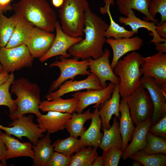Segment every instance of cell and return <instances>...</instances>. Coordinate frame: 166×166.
Listing matches in <instances>:
<instances>
[{
  "instance_id": "cell-9",
  "label": "cell",
  "mask_w": 166,
  "mask_h": 166,
  "mask_svg": "<svg viewBox=\"0 0 166 166\" xmlns=\"http://www.w3.org/2000/svg\"><path fill=\"white\" fill-rule=\"evenodd\" d=\"M33 118V116L30 114L27 116H21L12 120L8 124V127L2 125L0 129L20 139L23 136L26 137L35 145L39 138H42L44 136L43 133L46 131L41 128L38 124L34 123Z\"/></svg>"
},
{
  "instance_id": "cell-35",
  "label": "cell",
  "mask_w": 166,
  "mask_h": 166,
  "mask_svg": "<svg viewBox=\"0 0 166 166\" xmlns=\"http://www.w3.org/2000/svg\"><path fill=\"white\" fill-rule=\"evenodd\" d=\"M129 158L140 162L144 166H164L166 164L165 154H148L146 153L143 150L137 152Z\"/></svg>"
},
{
  "instance_id": "cell-26",
  "label": "cell",
  "mask_w": 166,
  "mask_h": 166,
  "mask_svg": "<svg viewBox=\"0 0 166 166\" xmlns=\"http://www.w3.org/2000/svg\"><path fill=\"white\" fill-rule=\"evenodd\" d=\"M50 133L47 132L41 139L39 140L34 147V153L33 165L46 166L54 153L53 148L51 144L52 142Z\"/></svg>"
},
{
  "instance_id": "cell-29",
  "label": "cell",
  "mask_w": 166,
  "mask_h": 166,
  "mask_svg": "<svg viewBox=\"0 0 166 166\" xmlns=\"http://www.w3.org/2000/svg\"><path fill=\"white\" fill-rule=\"evenodd\" d=\"M78 103V100L73 97L66 99L60 97L52 101L46 100L41 102L39 109L44 112L54 111L72 114L75 112Z\"/></svg>"
},
{
  "instance_id": "cell-5",
  "label": "cell",
  "mask_w": 166,
  "mask_h": 166,
  "mask_svg": "<svg viewBox=\"0 0 166 166\" xmlns=\"http://www.w3.org/2000/svg\"><path fill=\"white\" fill-rule=\"evenodd\" d=\"M87 0H64L59 10L61 27L67 35L81 37L84 34Z\"/></svg>"
},
{
  "instance_id": "cell-15",
  "label": "cell",
  "mask_w": 166,
  "mask_h": 166,
  "mask_svg": "<svg viewBox=\"0 0 166 166\" xmlns=\"http://www.w3.org/2000/svg\"><path fill=\"white\" fill-rule=\"evenodd\" d=\"M110 53L108 49H105L103 55L96 59L91 58L88 59L89 68L91 73L98 77L103 88L107 87L106 81H109L115 85L120 83L119 77L114 74L110 63L109 57Z\"/></svg>"
},
{
  "instance_id": "cell-22",
  "label": "cell",
  "mask_w": 166,
  "mask_h": 166,
  "mask_svg": "<svg viewBox=\"0 0 166 166\" xmlns=\"http://www.w3.org/2000/svg\"><path fill=\"white\" fill-rule=\"evenodd\" d=\"M118 21L121 23L129 26L135 34H137L138 29L140 28H144L151 31L153 37L149 43L166 42V39L161 38L157 33L156 26L154 22L142 20L137 17L133 10H130L126 17H120Z\"/></svg>"
},
{
  "instance_id": "cell-41",
  "label": "cell",
  "mask_w": 166,
  "mask_h": 166,
  "mask_svg": "<svg viewBox=\"0 0 166 166\" xmlns=\"http://www.w3.org/2000/svg\"><path fill=\"white\" fill-rule=\"evenodd\" d=\"M148 131L156 135L166 136V113L163 117L149 127Z\"/></svg>"
},
{
  "instance_id": "cell-34",
  "label": "cell",
  "mask_w": 166,
  "mask_h": 166,
  "mask_svg": "<svg viewBox=\"0 0 166 166\" xmlns=\"http://www.w3.org/2000/svg\"><path fill=\"white\" fill-rule=\"evenodd\" d=\"M16 23L15 14L8 18L0 13V48L5 47L13 32Z\"/></svg>"
},
{
  "instance_id": "cell-42",
  "label": "cell",
  "mask_w": 166,
  "mask_h": 166,
  "mask_svg": "<svg viewBox=\"0 0 166 166\" xmlns=\"http://www.w3.org/2000/svg\"><path fill=\"white\" fill-rule=\"evenodd\" d=\"M1 130L0 129V161L5 166L6 165V149L2 138Z\"/></svg>"
},
{
  "instance_id": "cell-20",
  "label": "cell",
  "mask_w": 166,
  "mask_h": 166,
  "mask_svg": "<svg viewBox=\"0 0 166 166\" xmlns=\"http://www.w3.org/2000/svg\"><path fill=\"white\" fill-rule=\"evenodd\" d=\"M120 97L119 85H115L111 97L104 102L98 110L102 128L108 129L111 126L110 122L113 115L120 119Z\"/></svg>"
},
{
  "instance_id": "cell-36",
  "label": "cell",
  "mask_w": 166,
  "mask_h": 166,
  "mask_svg": "<svg viewBox=\"0 0 166 166\" xmlns=\"http://www.w3.org/2000/svg\"><path fill=\"white\" fill-rule=\"evenodd\" d=\"M14 80V72H12L8 79L0 85V105L6 106L9 108V115L14 114L17 109L16 105L9 92L10 88Z\"/></svg>"
},
{
  "instance_id": "cell-4",
  "label": "cell",
  "mask_w": 166,
  "mask_h": 166,
  "mask_svg": "<svg viewBox=\"0 0 166 166\" xmlns=\"http://www.w3.org/2000/svg\"><path fill=\"white\" fill-rule=\"evenodd\" d=\"M140 54L132 51L120 59L113 69L120 79V94L122 98L132 94L140 85L142 74L140 70L144 61Z\"/></svg>"
},
{
  "instance_id": "cell-38",
  "label": "cell",
  "mask_w": 166,
  "mask_h": 166,
  "mask_svg": "<svg viewBox=\"0 0 166 166\" xmlns=\"http://www.w3.org/2000/svg\"><path fill=\"white\" fill-rule=\"evenodd\" d=\"M101 156L104 166H117L122 157L123 151L121 148L116 146L103 150Z\"/></svg>"
},
{
  "instance_id": "cell-43",
  "label": "cell",
  "mask_w": 166,
  "mask_h": 166,
  "mask_svg": "<svg viewBox=\"0 0 166 166\" xmlns=\"http://www.w3.org/2000/svg\"><path fill=\"white\" fill-rule=\"evenodd\" d=\"M13 0H0V13H4L13 10L11 3Z\"/></svg>"
},
{
  "instance_id": "cell-30",
  "label": "cell",
  "mask_w": 166,
  "mask_h": 166,
  "mask_svg": "<svg viewBox=\"0 0 166 166\" xmlns=\"http://www.w3.org/2000/svg\"><path fill=\"white\" fill-rule=\"evenodd\" d=\"M93 114V112H91L90 109L81 113L74 112L66 123L65 128L70 136L77 138L86 130L84 127V124L87 120L92 119Z\"/></svg>"
},
{
  "instance_id": "cell-31",
  "label": "cell",
  "mask_w": 166,
  "mask_h": 166,
  "mask_svg": "<svg viewBox=\"0 0 166 166\" xmlns=\"http://www.w3.org/2000/svg\"><path fill=\"white\" fill-rule=\"evenodd\" d=\"M113 124L108 129L102 128L104 134L99 147L102 150L116 146L121 148L122 140L119 130V123L117 118L113 119Z\"/></svg>"
},
{
  "instance_id": "cell-24",
  "label": "cell",
  "mask_w": 166,
  "mask_h": 166,
  "mask_svg": "<svg viewBox=\"0 0 166 166\" xmlns=\"http://www.w3.org/2000/svg\"><path fill=\"white\" fill-rule=\"evenodd\" d=\"M93 112L91 124L80 136V140L86 146L97 148L102 139L103 135L101 132V122L98 113L99 108H96Z\"/></svg>"
},
{
  "instance_id": "cell-3",
  "label": "cell",
  "mask_w": 166,
  "mask_h": 166,
  "mask_svg": "<svg viewBox=\"0 0 166 166\" xmlns=\"http://www.w3.org/2000/svg\"><path fill=\"white\" fill-rule=\"evenodd\" d=\"M10 91L17 98L14 101L17 106L15 112L9 115L13 120L18 117L32 113L37 117L42 114L39 110L41 102L40 98L41 89L37 84L31 82L24 77L14 80L10 85Z\"/></svg>"
},
{
  "instance_id": "cell-50",
  "label": "cell",
  "mask_w": 166,
  "mask_h": 166,
  "mask_svg": "<svg viewBox=\"0 0 166 166\" xmlns=\"http://www.w3.org/2000/svg\"><path fill=\"white\" fill-rule=\"evenodd\" d=\"M4 71L3 68L1 65L0 62V73Z\"/></svg>"
},
{
  "instance_id": "cell-13",
  "label": "cell",
  "mask_w": 166,
  "mask_h": 166,
  "mask_svg": "<svg viewBox=\"0 0 166 166\" xmlns=\"http://www.w3.org/2000/svg\"><path fill=\"white\" fill-rule=\"evenodd\" d=\"M55 37L53 33L34 26L30 32L25 44L34 58H40L49 49Z\"/></svg>"
},
{
  "instance_id": "cell-44",
  "label": "cell",
  "mask_w": 166,
  "mask_h": 166,
  "mask_svg": "<svg viewBox=\"0 0 166 166\" xmlns=\"http://www.w3.org/2000/svg\"><path fill=\"white\" fill-rule=\"evenodd\" d=\"M156 31L161 38L166 39V22L160 24H156Z\"/></svg>"
},
{
  "instance_id": "cell-10",
  "label": "cell",
  "mask_w": 166,
  "mask_h": 166,
  "mask_svg": "<svg viewBox=\"0 0 166 166\" xmlns=\"http://www.w3.org/2000/svg\"><path fill=\"white\" fill-rule=\"evenodd\" d=\"M115 85L111 82L106 87L100 90L87 89L85 92H78L72 94L73 97L78 101L75 112L81 113L84 110L92 104L93 108H100L107 100L111 97Z\"/></svg>"
},
{
  "instance_id": "cell-46",
  "label": "cell",
  "mask_w": 166,
  "mask_h": 166,
  "mask_svg": "<svg viewBox=\"0 0 166 166\" xmlns=\"http://www.w3.org/2000/svg\"><path fill=\"white\" fill-rule=\"evenodd\" d=\"M10 74L4 71L0 73V85L5 82L9 78Z\"/></svg>"
},
{
  "instance_id": "cell-47",
  "label": "cell",
  "mask_w": 166,
  "mask_h": 166,
  "mask_svg": "<svg viewBox=\"0 0 166 166\" xmlns=\"http://www.w3.org/2000/svg\"><path fill=\"white\" fill-rule=\"evenodd\" d=\"M103 161L101 156H98L95 160L92 166H103Z\"/></svg>"
},
{
  "instance_id": "cell-39",
  "label": "cell",
  "mask_w": 166,
  "mask_h": 166,
  "mask_svg": "<svg viewBox=\"0 0 166 166\" xmlns=\"http://www.w3.org/2000/svg\"><path fill=\"white\" fill-rule=\"evenodd\" d=\"M148 12L154 18H155L157 13L160 14L161 21L157 24L166 22V0H151Z\"/></svg>"
},
{
  "instance_id": "cell-6",
  "label": "cell",
  "mask_w": 166,
  "mask_h": 166,
  "mask_svg": "<svg viewBox=\"0 0 166 166\" xmlns=\"http://www.w3.org/2000/svg\"><path fill=\"white\" fill-rule=\"evenodd\" d=\"M60 60H56L51 63L50 68L58 67L60 70V74L58 78L52 83L49 89V92L54 91L65 81L69 79L73 80L78 75H89L91 72L88 70L89 68L88 59L79 61V59L66 58L59 56Z\"/></svg>"
},
{
  "instance_id": "cell-17",
  "label": "cell",
  "mask_w": 166,
  "mask_h": 166,
  "mask_svg": "<svg viewBox=\"0 0 166 166\" xmlns=\"http://www.w3.org/2000/svg\"><path fill=\"white\" fill-rule=\"evenodd\" d=\"M106 42L110 45L113 51V58L110 65L113 70L123 56L130 52L140 49L143 45V39L137 36L119 39L107 38Z\"/></svg>"
},
{
  "instance_id": "cell-2",
  "label": "cell",
  "mask_w": 166,
  "mask_h": 166,
  "mask_svg": "<svg viewBox=\"0 0 166 166\" xmlns=\"http://www.w3.org/2000/svg\"><path fill=\"white\" fill-rule=\"evenodd\" d=\"M15 14L24 18L36 27L53 33L56 14L45 0H20L12 5Z\"/></svg>"
},
{
  "instance_id": "cell-37",
  "label": "cell",
  "mask_w": 166,
  "mask_h": 166,
  "mask_svg": "<svg viewBox=\"0 0 166 166\" xmlns=\"http://www.w3.org/2000/svg\"><path fill=\"white\" fill-rule=\"evenodd\" d=\"M147 144L143 150L146 154L166 153V141L148 131L146 135Z\"/></svg>"
},
{
  "instance_id": "cell-19",
  "label": "cell",
  "mask_w": 166,
  "mask_h": 166,
  "mask_svg": "<svg viewBox=\"0 0 166 166\" xmlns=\"http://www.w3.org/2000/svg\"><path fill=\"white\" fill-rule=\"evenodd\" d=\"M71 114L54 111H49L45 115L37 117V121L40 128L49 133H54L65 128L67 121Z\"/></svg>"
},
{
  "instance_id": "cell-45",
  "label": "cell",
  "mask_w": 166,
  "mask_h": 166,
  "mask_svg": "<svg viewBox=\"0 0 166 166\" xmlns=\"http://www.w3.org/2000/svg\"><path fill=\"white\" fill-rule=\"evenodd\" d=\"M155 49L158 52L163 53L166 52V42H159L154 43Z\"/></svg>"
},
{
  "instance_id": "cell-48",
  "label": "cell",
  "mask_w": 166,
  "mask_h": 166,
  "mask_svg": "<svg viewBox=\"0 0 166 166\" xmlns=\"http://www.w3.org/2000/svg\"><path fill=\"white\" fill-rule=\"evenodd\" d=\"M64 0H52V2L53 5L56 7H61L62 6Z\"/></svg>"
},
{
  "instance_id": "cell-21",
  "label": "cell",
  "mask_w": 166,
  "mask_h": 166,
  "mask_svg": "<svg viewBox=\"0 0 166 166\" xmlns=\"http://www.w3.org/2000/svg\"><path fill=\"white\" fill-rule=\"evenodd\" d=\"M2 136L6 149V160L23 156L34 159V153L31 143L21 142L6 132L2 133Z\"/></svg>"
},
{
  "instance_id": "cell-40",
  "label": "cell",
  "mask_w": 166,
  "mask_h": 166,
  "mask_svg": "<svg viewBox=\"0 0 166 166\" xmlns=\"http://www.w3.org/2000/svg\"><path fill=\"white\" fill-rule=\"evenodd\" d=\"M71 159V156L56 151L54 152L46 166H68Z\"/></svg>"
},
{
  "instance_id": "cell-16",
  "label": "cell",
  "mask_w": 166,
  "mask_h": 166,
  "mask_svg": "<svg viewBox=\"0 0 166 166\" xmlns=\"http://www.w3.org/2000/svg\"><path fill=\"white\" fill-rule=\"evenodd\" d=\"M59 86L57 90L49 93L46 95L47 100L52 101L67 93L83 89L100 90L103 89L98 77L92 73L85 79L80 81L67 80Z\"/></svg>"
},
{
  "instance_id": "cell-1",
  "label": "cell",
  "mask_w": 166,
  "mask_h": 166,
  "mask_svg": "<svg viewBox=\"0 0 166 166\" xmlns=\"http://www.w3.org/2000/svg\"><path fill=\"white\" fill-rule=\"evenodd\" d=\"M109 25L88 7L85 12L84 39L72 45L68 53L73 57L82 60L91 58L96 59L104 53L103 48L106 42V30Z\"/></svg>"
},
{
  "instance_id": "cell-52",
  "label": "cell",
  "mask_w": 166,
  "mask_h": 166,
  "mask_svg": "<svg viewBox=\"0 0 166 166\" xmlns=\"http://www.w3.org/2000/svg\"><path fill=\"white\" fill-rule=\"evenodd\" d=\"M2 125L0 124V127H1V126Z\"/></svg>"
},
{
  "instance_id": "cell-8",
  "label": "cell",
  "mask_w": 166,
  "mask_h": 166,
  "mask_svg": "<svg viewBox=\"0 0 166 166\" xmlns=\"http://www.w3.org/2000/svg\"><path fill=\"white\" fill-rule=\"evenodd\" d=\"M34 59L25 44L10 48H0V62L4 71L8 73L31 67Z\"/></svg>"
},
{
  "instance_id": "cell-32",
  "label": "cell",
  "mask_w": 166,
  "mask_h": 166,
  "mask_svg": "<svg viewBox=\"0 0 166 166\" xmlns=\"http://www.w3.org/2000/svg\"><path fill=\"white\" fill-rule=\"evenodd\" d=\"M52 145L54 150L69 156L86 147L80 139L70 135L66 139L57 140Z\"/></svg>"
},
{
  "instance_id": "cell-33",
  "label": "cell",
  "mask_w": 166,
  "mask_h": 166,
  "mask_svg": "<svg viewBox=\"0 0 166 166\" xmlns=\"http://www.w3.org/2000/svg\"><path fill=\"white\" fill-rule=\"evenodd\" d=\"M97 148L91 146L83 148L71 156L70 162L68 166H92L93 163L98 156Z\"/></svg>"
},
{
  "instance_id": "cell-27",
  "label": "cell",
  "mask_w": 166,
  "mask_h": 166,
  "mask_svg": "<svg viewBox=\"0 0 166 166\" xmlns=\"http://www.w3.org/2000/svg\"><path fill=\"white\" fill-rule=\"evenodd\" d=\"M151 1V0H117L116 3L121 14L126 16L130 10H135L145 15L144 20L151 21L156 25L159 23L158 20L152 18L148 12Z\"/></svg>"
},
{
  "instance_id": "cell-11",
  "label": "cell",
  "mask_w": 166,
  "mask_h": 166,
  "mask_svg": "<svg viewBox=\"0 0 166 166\" xmlns=\"http://www.w3.org/2000/svg\"><path fill=\"white\" fill-rule=\"evenodd\" d=\"M143 59L144 63L140 69L142 75L153 78L156 83L166 91V53L158 52Z\"/></svg>"
},
{
  "instance_id": "cell-49",
  "label": "cell",
  "mask_w": 166,
  "mask_h": 166,
  "mask_svg": "<svg viewBox=\"0 0 166 166\" xmlns=\"http://www.w3.org/2000/svg\"><path fill=\"white\" fill-rule=\"evenodd\" d=\"M135 161L132 163V165L133 166H141L142 165V164L140 162L134 160Z\"/></svg>"
},
{
  "instance_id": "cell-28",
  "label": "cell",
  "mask_w": 166,
  "mask_h": 166,
  "mask_svg": "<svg viewBox=\"0 0 166 166\" xmlns=\"http://www.w3.org/2000/svg\"><path fill=\"white\" fill-rule=\"evenodd\" d=\"M15 15V26L12 35L5 47L8 48L16 47L25 44L30 32L34 26L24 18Z\"/></svg>"
},
{
  "instance_id": "cell-14",
  "label": "cell",
  "mask_w": 166,
  "mask_h": 166,
  "mask_svg": "<svg viewBox=\"0 0 166 166\" xmlns=\"http://www.w3.org/2000/svg\"><path fill=\"white\" fill-rule=\"evenodd\" d=\"M55 29L56 34L53 42L48 52L39 58L41 62H43L50 58L58 55L66 58L71 57V56L67 52L68 49L73 45L79 42L83 38L81 37H72L65 33L57 21Z\"/></svg>"
},
{
  "instance_id": "cell-12",
  "label": "cell",
  "mask_w": 166,
  "mask_h": 166,
  "mask_svg": "<svg viewBox=\"0 0 166 166\" xmlns=\"http://www.w3.org/2000/svg\"><path fill=\"white\" fill-rule=\"evenodd\" d=\"M140 80V85L148 91L153 104L151 118L153 124L166 113V91L158 85L152 77L143 76Z\"/></svg>"
},
{
  "instance_id": "cell-23",
  "label": "cell",
  "mask_w": 166,
  "mask_h": 166,
  "mask_svg": "<svg viewBox=\"0 0 166 166\" xmlns=\"http://www.w3.org/2000/svg\"><path fill=\"white\" fill-rule=\"evenodd\" d=\"M119 111L121 116L119 119V130L122 140L121 149L124 151L128 142L132 140L135 127L130 114L129 108L124 99H122L120 101Z\"/></svg>"
},
{
  "instance_id": "cell-18",
  "label": "cell",
  "mask_w": 166,
  "mask_h": 166,
  "mask_svg": "<svg viewBox=\"0 0 166 166\" xmlns=\"http://www.w3.org/2000/svg\"><path fill=\"white\" fill-rule=\"evenodd\" d=\"M152 124L151 118L136 125L131 143L123 152L122 157L124 160L137 152L144 149L146 147L147 134Z\"/></svg>"
},
{
  "instance_id": "cell-7",
  "label": "cell",
  "mask_w": 166,
  "mask_h": 166,
  "mask_svg": "<svg viewBox=\"0 0 166 166\" xmlns=\"http://www.w3.org/2000/svg\"><path fill=\"white\" fill-rule=\"evenodd\" d=\"M126 100L133 124L136 125L152 117L153 105L146 89L140 85Z\"/></svg>"
},
{
  "instance_id": "cell-25",
  "label": "cell",
  "mask_w": 166,
  "mask_h": 166,
  "mask_svg": "<svg viewBox=\"0 0 166 166\" xmlns=\"http://www.w3.org/2000/svg\"><path fill=\"white\" fill-rule=\"evenodd\" d=\"M105 5L100 9V12L102 14L107 13L109 15L110 24L105 33L106 38H113L115 39H119L124 38H130L133 37L135 34L132 30H128L123 26H121L116 22L113 19L110 10L111 5L114 2V0H104Z\"/></svg>"
},
{
  "instance_id": "cell-51",
  "label": "cell",
  "mask_w": 166,
  "mask_h": 166,
  "mask_svg": "<svg viewBox=\"0 0 166 166\" xmlns=\"http://www.w3.org/2000/svg\"><path fill=\"white\" fill-rule=\"evenodd\" d=\"M0 166H4V165L1 163H0Z\"/></svg>"
}]
</instances>
